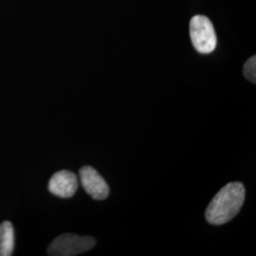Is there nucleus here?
Masks as SVG:
<instances>
[{
	"instance_id": "2",
	"label": "nucleus",
	"mask_w": 256,
	"mask_h": 256,
	"mask_svg": "<svg viewBox=\"0 0 256 256\" xmlns=\"http://www.w3.org/2000/svg\"><path fill=\"white\" fill-rule=\"evenodd\" d=\"M190 36L194 48L202 54L212 52L216 48V34L210 19L196 16L190 21Z\"/></svg>"
},
{
	"instance_id": "4",
	"label": "nucleus",
	"mask_w": 256,
	"mask_h": 256,
	"mask_svg": "<svg viewBox=\"0 0 256 256\" xmlns=\"http://www.w3.org/2000/svg\"><path fill=\"white\" fill-rule=\"evenodd\" d=\"M79 174L84 189L93 200H104L110 196L108 184L96 169L92 166H84Z\"/></svg>"
},
{
	"instance_id": "6",
	"label": "nucleus",
	"mask_w": 256,
	"mask_h": 256,
	"mask_svg": "<svg viewBox=\"0 0 256 256\" xmlns=\"http://www.w3.org/2000/svg\"><path fill=\"white\" fill-rule=\"evenodd\" d=\"M14 250V230L10 221L0 225V256H10Z\"/></svg>"
},
{
	"instance_id": "5",
	"label": "nucleus",
	"mask_w": 256,
	"mask_h": 256,
	"mask_svg": "<svg viewBox=\"0 0 256 256\" xmlns=\"http://www.w3.org/2000/svg\"><path fill=\"white\" fill-rule=\"evenodd\" d=\"M78 189V180L76 174L62 170L55 173L50 180L48 190L54 196L63 198H72Z\"/></svg>"
},
{
	"instance_id": "3",
	"label": "nucleus",
	"mask_w": 256,
	"mask_h": 256,
	"mask_svg": "<svg viewBox=\"0 0 256 256\" xmlns=\"http://www.w3.org/2000/svg\"><path fill=\"white\" fill-rule=\"evenodd\" d=\"M96 240L92 236H80L74 234H61L50 243L48 254L52 256H74L90 250Z\"/></svg>"
},
{
	"instance_id": "1",
	"label": "nucleus",
	"mask_w": 256,
	"mask_h": 256,
	"mask_svg": "<svg viewBox=\"0 0 256 256\" xmlns=\"http://www.w3.org/2000/svg\"><path fill=\"white\" fill-rule=\"evenodd\" d=\"M246 190L241 182L225 185L208 205L205 218L212 225H222L234 218L245 202Z\"/></svg>"
},
{
	"instance_id": "7",
	"label": "nucleus",
	"mask_w": 256,
	"mask_h": 256,
	"mask_svg": "<svg viewBox=\"0 0 256 256\" xmlns=\"http://www.w3.org/2000/svg\"><path fill=\"white\" fill-rule=\"evenodd\" d=\"M243 74L250 82H256V56L250 57L244 64Z\"/></svg>"
}]
</instances>
